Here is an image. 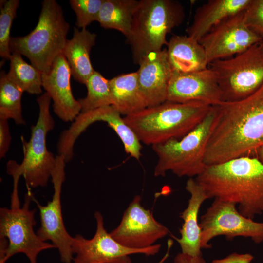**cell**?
<instances>
[{
  "label": "cell",
  "instance_id": "30",
  "mask_svg": "<svg viewBox=\"0 0 263 263\" xmlns=\"http://www.w3.org/2000/svg\"><path fill=\"white\" fill-rule=\"evenodd\" d=\"M7 173L13 179V189L11 197L10 207L20 206L18 194V183L20 176H22V171L20 164L13 160H9L6 165Z\"/></svg>",
  "mask_w": 263,
  "mask_h": 263
},
{
  "label": "cell",
  "instance_id": "24",
  "mask_svg": "<svg viewBox=\"0 0 263 263\" xmlns=\"http://www.w3.org/2000/svg\"><path fill=\"white\" fill-rule=\"evenodd\" d=\"M8 78L23 92L39 94L42 90V72L25 62L21 55L13 53L10 58Z\"/></svg>",
  "mask_w": 263,
  "mask_h": 263
},
{
  "label": "cell",
  "instance_id": "18",
  "mask_svg": "<svg viewBox=\"0 0 263 263\" xmlns=\"http://www.w3.org/2000/svg\"><path fill=\"white\" fill-rule=\"evenodd\" d=\"M185 188L190 194L187 207L179 214L183 220L179 230L180 238L172 235L179 243L182 253L191 256L202 255L201 252V230L198 217L200 208L204 202L208 199L201 186L192 178L187 181Z\"/></svg>",
  "mask_w": 263,
  "mask_h": 263
},
{
  "label": "cell",
  "instance_id": "34",
  "mask_svg": "<svg viewBox=\"0 0 263 263\" xmlns=\"http://www.w3.org/2000/svg\"><path fill=\"white\" fill-rule=\"evenodd\" d=\"M173 244V241L171 239H169L168 241V250L164 255V256L162 258V259L159 261L158 263H163L167 259V258L169 256V252L170 251V249Z\"/></svg>",
  "mask_w": 263,
  "mask_h": 263
},
{
  "label": "cell",
  "instance_id": "23",
  "mask_svg": "<svg viewBox=\"0 0 263 263\" xmlns=\"http://www.w3.org/2000/svg\"><path fill=\"white\" fill-rule=\"evenodd\" d=\"M138 2L136 0H104L97 21L102 27L117 30L126 38Z\"/></svg>",
  "mask_w": 263,
  "mask_h": 263
},
{
  "label": "cell",
  "instance_id": "11",
  "mask_svg": "<svg viewBox=\"0 0 263 263\" xmlns=\"http://www.w3.org/2000/svg\"><path fill=\"white\" fill-rule=\"evenodd\" d=\"M94 216L96 229L92 238L87 239L79 234L73 237L72 251L75 256L73 263H132L130 255L153 256L159 252L160 244L141 249H131L121 245L106 231L101 213L96 211Z\"/></svg>",
  "mask_w": 263,
  "mask_h": 263
},
{
  "label": "cell",
  "instance_id": "25",
  "mask_svg": "<svg viewBox=\"0 0 263 263\" xmlns=\"http://www.w3.org/2000/svg\"><path fill=\"white\" fill-rule=\"evenodd\" d=\"M24 92L7 77L4 71L0 75V119H11L17 125L26 124L22 113L21 98Z\"/></svg>",
  "mask_w": 263,
  "mask_h": 263
},
{
  "label": "cell",
  "instance_id": "17",
  "mask_svg": "<svg viewBox=\"0 0 263 263\" xmlns=\"http://www.w3.org/2000/svg\"><path fill=\"white\" fill-rule=\"evenodd\" d=\"M139 65L137 71L138 83L147 107L165 102L168 84L172 73L166 49L150 53Z\"/></svg>",
  "mask_w": 263,
  "mask_h": 263
},
{
  "label": "cell",
  "instance_id": "9",
  "mask_svg": "<svg viewBox=\"0 0 263 263\" xmlns=\"http://www.w3.org/2000/svg\"><path fill=\"white\" fill-rule=\"evenodd\" d=\"M39 114L36 123L31 127L30 139H22L23 160L21 169L28 188L44 187L51 178L56 158L46 146L48 133L53 129L55 121L50 111L51 99L45 92L38 97Z\"/></svg>",
  "mask_w": 263,
  "mask_h": 263
},
{
  "label": "cell",
  "instance_id": "4",
  "mask_svg": "<svg viewBox=\"0 0 263 263\" xmlns=\"http://www.w3.org/2000/svg\"><path fill=\"white\" fill-rule=\"evenodd\" d=\"M180 3L173 0H140L134 11L131 32L126 41L134 62L138 64L150 52L167 45L166 37L183 21Z\"/></svg>",
  "mask_w": 263,
  "mask_h": 263
},
{
  "label": "cell",
  "instance_id": "13",
  "mask_svg": "<svg viewBox=\"0 0 263 263\" xmlns=\"http://www.w3.org/2000/svg\"><path fill=\"white\" fill-rule=\"evenodd\" d=\"M140 195H135L124 211L119 225L110 234L121 245L131 249L149 247L169 232L154 218L151 211L141 204Z\"/></svg>",
  "mask_w": 263,
  "mask_h": 263
},
{
  "label": "cell",
  "instance_id": "16",
  "mask_svg": "<svg viewBox=\"0 0 263 263\" xmlns=\"http://www.w3.org/2000/svg\"><path fill=\"white\" fill-rule=\"evenodd\" d=\"M71 72L63 53L58 56L50 69L42 73V86L53 101L55 113L62 121H73L81 111V107L72 93Z\"/></svg>",
  "mask_w": 263,
  "mask_h": 263
},
{
  "label": "cell",
  "instance_id": "1",
  "mask_svg": "<svg viewBox=\"0 0 263 263\" xmlns=\"http://www.w3.org/2000/svg\"><path fill=\"white\" fill-rule=\"evenodd\" d=\"M215 116L204 162L221 164L242 156H251L263 143V83L240 100L213 106Z\"/></svg>",
  "mask_w": 263,
  "mask_h": 263
},
{
  "label": "cell",
  "instance_id": "12",
  "mask_svg": "<svg viewBox=\"0 0 263 263\" xmlns=\"http://www.w3.org/2000/svg\"><path fill=\"white\" fill-rule=\"evenodd\" d=\"M55 167L51 178L54 192L51 201L46 205H41L34 197L33 201L39 211L40 225L37 231L38 236L44 241H50L58 250L60 260L63 263H71L73 259L72 244L73 237L67 231L63 220L61 194L65 179L64 157L56 156Z\"/></svg>",
  "mask_w": 263,
  "mask_h": 263
},
{
  "label": "cell",
  "instance_id": "7",
  "mask_svg": "<svg viewBox=\"0 0 263 263\" xmlns=\"http://www.w3.org/2000/svg\"><path fill=\"white\" fill-rule=\"evenodd\" d=\"M260 43L230 58L217 60L208 65L217 75L222 102L243 99L263 84V56Z\"/></svg>",
  "mask_w": 263,
  "mask_h": 263
},
{
  "label": "cell",
  "instance_id": "15",
  "mask_svg": "<svg viewBox=\"0 0 263 263\" xmlns=\"http://www.w3.org/2000/svg\"><path fill=\"white\" fill-rule=\"evenodd\" d=\"M166 101L176 103L201 102L211 106L222 102L216 73L209 67L188 73L172 72Z\"/></svg>",
  "mask_w": 263,
  "mask_h": 263
},
{
  "label": "cell",
  "instance_id": "31",
  "mask_svg": "<svg viewBox=\"0 0 263 263\" xmlns=\"http://www.w3.org/2000/svg\"><path fill=\"white\" fill-rule=\"evenodd\" d=\"M11 140L8 120L0 119V158L1 159L5 156L8 151Z\"/></svg>",
  "mask_w": 263,
  "mask_h": 263
},
{
  "label": "cell",
  "instance_id": "20",
  "mask_svg": "<svg viewBox=\"0 0 263 263\" xmlns=\"http://www.w3.org/2000/svg\"><path fill=\"white\" fill-rule=\"evenodd\" d=\"M167 57L172 72L188 73L208 67L205 50L195 38L173 35L168 41Z\"/></svg>",
  "mask_w": 263,
  "mask_h": 263
},
{
  "label": "cell",
  "instance_id": "21",
  "mask_svg": "<svg viewBox=\"0 0 263 263\" xmlns=\"http://www.w3.org/2000/svg\"><path fill=\"white\" fill-rule=\"evenodd\" d=\"M96 34L86 28H74L73 37L68 39L63 54L70 68L74 79L86 85L95 70L90 58V53L95 45Z\"/></svg>",
  "mask_w": 263,
  "mask_h": 263
},
{
  "label": "cell",
  "instance_id": "28",
  "mask_svg": "<svg viewBox=\"0 0 263 263\" xmlns=\"http://www.w3.org/2000/svg\"><path fill=\"white\" fill-rule=\"evenodd\" d=\"M104 0H70L69 3L75 11V25L84 29L92 22L96 21Z\"/></svg>",
  "mask_w": 263,
  "mask_h": 263
},
{
  "label": "cell",
  "instance_id": "29",
  "mask_svg": "<svg viewBox=\"0 0 263 263\" xmlns=\"http://www.w3.org/2000/svg\"><path fill=\"white\" fill-rule=\"evenodd\" d=\"M244 16L247 27L263 39V0H251Z\"/></svg>",
  "mask_w": 263,
  "mask_h": 263
},
{
  "label": "cell",
  "instance_id": "8",
  "mask_svg": "<svg viewBox=\"0 0 263 263\" xmlns=\"http://www.w3.org/2000/svg\"><path fill=\"white\" fill-rule=\"evenodd\" d=\"M33 196L28 191L25 194L23 206L0 208V238L7 242L6 248L0 255V263L18 253H23L30 263H37L41 251L56 248L53 244L43 241L34 230L36 209H30Z\"/></svg>",
  "mask_w": 263,
  "mask_h": 263
},
{
  "label": "cell",
  "instance_id": "33",
  "mask_svg": "<svg viewBox=\"0 0 263 263\" xmlns=\"http://www.w3.org/2000/svg\"><path fill=\"white\" fill-rule=\"evenodd\" d=\"M174 263H206V261L202 255L193 256L181 252L175 257Z\"/></svg>",
  "mask_w": 263,
  "mask_h": 263
},
{
  "label": "cell",
  "instance_id": "10",
  "mask_svg": "<svg viewBox=\"0 0 263 263\" xmlns=\"http://www.w3.org/2000/svg\"><path fill=\"white\" fill-rule=\"evenodd\" d=\"M202 249L211 247L209 242L215 237L225 236L228 240L236 237L250 238L254 242H263V222L242 215L235 203L214 199L211 206L201 217Z\"/></svg>",
  "mask_w": 263,
  "mask_h": 263
},
{
  "label": "cell",
  "instance_id": "35",
  "mask_svg": "<svg viewBox=\"0 0 263 263\" xmlns=\"http://www.w3.org/2000/svg\"><path fill=\"white\" fill-rule=\"evenodd\" d=\"M255 154L257 155V158L263 164V143L258 147Z\"/></svg>",
  "mask_w": 263,
  "mask_h": 263
},
{
  "label": "cell",
  "instance_id": "2",
  "mask_svg": "<svg viewBox=\"0 0 263 263\" xmlns=\"http://www.w3.org/2000/svg\"><path fill=\"white\" fill-rule=\"evenodd\" d=\"M195 180L208 199L235 203L248 218L263 214V164L257 157L242 156L207 166Z\"/></svg>",
  "mask_w": 263,
  "mask_h": 263
},
{
  "label": "cell",
  "instance_id": "19",
  "mask_svg": "<svg viewBox=\"0 0 263 263\" xmlns=\"http://www.w3.org/2000/svg\"><path fill=\"white\" fill-rule=\"evenodd\" d=\"M251 0H209L199 7L188 35L199 42L214 27L227 18L244 11Z\"/></svg>",
  "mask_w": 263,
  "mask_h": 263
},
{
  "label": "cell",
  "instance_id": "32",
  "mask_svg": "<svg viewBox=\"0 0 263 263\" xmlns=\"http://www.w3.org/2000/svg\"><path fill=\"white\" fill-rule=\"evenodd\" d=\"M253 259L249 253H232L224 258L213 260L211 263H251Z\"/></svg>",
  "mask_w": 263,
  "mask_h": 263
},
{
  "label": "cell",
  "instance_id": "22",
  "mask_svg": "<svg viewBox=\"0 0 263 263\" xmlns=\"http://www.w3.org/2000/svg\"><path fill=\"white\" fill-rule=\"evenodd\" d=\"M112 105L125 116L139 112L147 107L141 91L137 72L124 74L109 79Z\"/></svg>",
  "mask_w": 263,
  "mask_h": 263
},
{
  "label": "cell",
  "instance_id": "3",
  "mask_svg": "<svg viewBox=\"0 0 263 263\" xmlns=\"http://www.w3.org/2000/svg\"><path fill=\"white\" fill-rule=\"evenodd\" d=\"M212 107L201 102L166 101L125 116L123 119L140 142L152 146L181 138L204 120Z\"/></svg>",
  "mask_w": 263,
  "mask_h": 263
},
{
  "label": "cell",
  "instance_id": "14",
  "mask_svg": "<svg viewBox=\"0 0 263 263\" xmlns=\"http://www.w3.org/2000/svg\"><path fill=\"white\" fill-rule=\"evenodd\" d=\"M244 11L222 21L200 40L208 64L231 57L263 40L246 25Z\"/></svg>",
  "mask_w": 263,
  "mask_h": 263
},
{
  "label": "cell",
  "instance_id": "6",
  "mask_svg": "<svg viewBox=\"0 0 263 263\" xmlns=\"http://www.w3.org/2000/svg\"><path fill=\"white\" fill-rule=\"evenodd\" d=\"M214 116L212 106L204 120L181 138L152 146L158 157L154 169L155 177L165 176L171 171L179 177L192 178L205 170L207 166L204 157Z\"/></svg>",
  "mask_w": 263,
  "mask_h": 263
},
{
  "label": "cell",
  "instance_id": "36",
  "mask_svg": "<svg viewBox=\"0 0 263 263\" xmlns=\"http://www.w3.org/2000/svg\"><path fill=\"white\" fill-rule=\"evenodd\" d=\"M261 51L263 56V40L260 43Z\"/></svg>",
  "mask_w": 263,
  "mask_h": 263
},
{
  "label": "cell",
  "instance_id": "27",
  "mask_svg": "<svg viewBox=\"0 0 263 263\" xmlns=\"http://www.w3.org/2000/svg\"><path fill=\"white\" fill-rule=\"evenodd\" d=\"M19 3V0L0 1V56L7 60L10 59L12 54L9 48L10 30Z\"/></svg>",
  "mask_w": 263,
  "mask_h": 263
},
{
  "label": "cell",
  "instance_id": "26",
  "mask_svg": "<svg viewBox=\"0 0 263 263\" xmlns=\"http://www.w3.org/2000/svg\"><path fill=\"white\" fill-rule=\"evenodd\" d=\"M86 86V96L78 99L81 107V113L112 105L109 79L94 71L88 78Z\"/></svg>",
  "mask_w": 263,
  "mask_h": 263
},
{
  "label": "cell",
  "instance_id": "5",
  "mask_svg": "<svg viewBox=\"0 0 263 263\" xmlns=\"http://www.w3.org/2000/svg\"><path fill=\"white\" fill-rule=\"evenodd\" d=\"M69 28L61 6L55 0H44L35 28L25 36L11 37L10 50L25 56L33 66L46 72L63 53Z\"/></svg>",
  "mask_w": 263,
  "mask_h": 263
}]
</instances>
